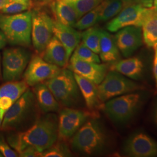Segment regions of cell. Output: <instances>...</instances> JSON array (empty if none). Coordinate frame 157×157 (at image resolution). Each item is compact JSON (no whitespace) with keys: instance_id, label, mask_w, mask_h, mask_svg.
<instances>
[{"instance_id":"1","label":"cell","mask_w":157,"mask_h":157,"mask_svg":"<svg viewBox=\"0 0 157 157\" xmlns=\"http://www.w3.org/2000/svg\"><path fill=\"white\" fill-rule=\"evenodd\" d=\"M6 139L9 145L18 154L30 146L43 152L58 139V118L50 112L38 119L25 131L11 133Z\"/></svg>"},{"instance_id":"2","label":"cell","mask_w":157,"mask_h":157,"mask_svg":"<svg viewBox=\"0 0 157 157\" xmlns=\"http://www.w3.org/2000/svg\"><path fill=\"white\" fill-rule=\"evenodd\" d=\"M107 143V135L100 123L95 119H90L72 136L70 146L76 153L92 155L104 151Z\"/></svg>"},{"instance_id":"3","label":"cell","mask_w":157,"mask_h":157,"mask_svg":"<svg viewBox=\"0 0 157 157\" xmlns=\"http://www.w3.org/2000/svg\"><path fill=\"white\" fill-rule=\"evenodd\" d=\"M38 105L33 90L28 89L6 112L1 127L3 131L21 129L36 117Z\"/></svg>"},{"instance_id":"4","label":"cell","mask_w":157,"mask_h":157,"mask_svg":"<svg viewBox=\"0 0 157 157\" xmlns=\"http://www.w3.org/2000/svg\"><path fill=\"white\" fill-rule=\"evenodd\" d=\"M60 105L67 108L77 107L81 100V92L72 71L62 69L54 78L44 82Z\"/></svg>"},{"instance_id":"5","label":"cell","mask_w":157,"mask_h":157,"mask_svg":"<svg viewBox=\"0 0 157 157\" xmlns=\"http://www.w3.org/2000/svg\"><path fill=\"white\" fill-rule=\"evenodd\" d=\"M32 12L0 16V29L13 45L28 47L32 42Z\"/></svg>"},{"instance_id":"6","label":"cell","mask_w":157,"mask_h":157,"mask_svg":"<svg viewBox=\"0 0 157 157\" xmlns=\"http://www.w3.org/2000/svg\"><path fill=\"white\" fill-rule=\"evenodd\" d=\"M143 101L141 94L133 92L107 101L104 108L107 116L113 122L123 124L135 116L141 106Z\"/></svg>"},{"instance_id":"7","label":"cell","mask_w":157,"mask_h":157,"mask_svg":"<svg viewBox=\"0 0 157 157\" xmlns=\"http://www.w3.org/2000/svg\"><path fill=\"white\" fill-rule=\"evenodd\" d=\"M144 87L127 78L121 73L110 70L98 85L99 98L102 103L114 97L142 90Z\"/></svg>"},{"instance_id":"8","label":"cell","mask_w":157,"mask_h":157,"mask_svg":"<svg viewBox=\"0 0 157 157\" xmlns=\"http://www.w3.org/2000/svg\"><path fill=\"white\" fill-rule=\"evenodd\" d=\"M31 59L28 51L20 47L6 48L2 53V76L6 82L20 80Z\"/></svg>"},{"instance_id":"9","label":"cell","mask_w":157,"mask_h":157,"mask_svg":"<svg viewBox=\"0 0 157 157\" xmlns=\"http://www.w3.org/2000/svg\"><path fill=\"white\" fill-rule=\"evenodd\" d=\"M32 17V41L34 49L41 54L53 36V19L45 11L34 10Z\"/></svg>"},{"instance_id":"10","label":"cell","mask_w":157,"mask_h":157,"mask_svg":"<svg viewBox=\"0 0 157 157\" xmlns=\"http://www.w3.org/2000/svg\"><path fill=\"white\" fill-rule=\"evenodd\" d=\"M152 8H146L135 2L124 6L122 11L107 23V29L110 32H116L128 26L141 27Z\"/></svg>"},{"instance_id":"11","label":"cell","mask_w":157,"mask_h":157,"mask_svg":"<svg viewBox=\"0 0 157 157\" xmlns=\"http://www.w3.org/2000/svg\"><path fill=\"white\" fill-rule=\"evenodd\" d=\"M62 68L44 61L41 56H34L23 75V80L29 86L33 87L56 76Z\"/></svg>"},{"instance_id":"12","label":"cell","mask_w":157,"mask_h":157,"mask_svg":"<svg viewBox=\"0 0 157 157\" xmlns=\"http://www.w3.org/2000/svg\"><path fill=\"white\" fill-rule=\"evenodd\" d=\"M90 113L73 108L65 107L58 117V139H71L90 117Z\"/></svg>"},{"instance_id":"13","label":"cell","mask_w":157,"mask_h":157,"mask_svg":"<svg viewBox=\"0 0 157 157\" xmlns=\"http://www.w3.org/2000/svg\"><path fill=\"white\" fill-rule=\"evenodd\" d=\"M124 151L129 157H157V141L143 132H137L126 140Z\"/></svg>"},{"instance_id":"14","label":"cell","mask_w":157,"mask_h":157,"mask_svg":"<svg viewBox=\"0 0 157 157\" xmlns=\"http://www.w3.org/2000/svg\"><path fill=\"white\" fill-rule=\"evenodd\" d=\"M67 68L73 73L80 75L98 85L108 73L109 64L86 62L71 56Z\"/></svg>"},{"instance_id":"15","label":"cell","mask_w":157,"mask_h":157,"mask_svg":"<svg viewBox=\"0 0 157 157\" xmlns=\"http://www.w3.org/2000/svg\"><path fill=\"white\" fill-rule=\"evenodd\" d=\"M115 40L118 49L124 57L131 56L143 44L141 27L128 26L118 30Z\"/></svg>"},{"instance_id":"16","label":"cell","mask_w":157,"mask_h":157,"mask_svg":"<svg viewBox=\"0 0 157 157\" xmlns=\"http://www.w3.org/2000/svg\"><path fill=\"white\" fill-rule=\"evenodd\" d=\"M53 34L65 47L69 58L76 47L80 43L82 33L72 26H67L56 19L53 20Z\"/></svg>"},{"instance_id":"17","label":"cell","mask_w":157,"mask_h":157,"mask_svg":"<svg viewBox=\"0 0 157 157\" xmlns=\"http://www.w3.org/2000/svg\"><path fill=\"white\" fill-rule=\"evenodd\" d=\"M74 76L87 108L93 112L102 108L103 104L99 98L98 85L78 74L74 73Z\"/></svg>"},{"instance_id":"18","label":"cell","mask_w":157,"mask_h":157,"mask_svg":"<svg viewBox=\"0 0 157 157\" xmlns=\"http://www.w3.org/2000/svg\"><path fill=\"white\" fill-rule=\"evenodd\" d=\"M40 56L46 62L59 67H67L69 59L65 47L55 36H52Z\"/></svg>"},{"instance_id":"19","label":"cell","mask_w":157,"mask_h":157,"mask_svg":"<svg viewBox=\"0 0 157 157\" xmlns=\"http://www.w3.org/2000/svg\"><path fill=\"white\" fill-rule=\"evenodd\" d=\"M109 69L111 71H115L131 79L139 80L143 76L144 65L140 58L132 57L119 59L109 65Z\"/></svg>"},{"instance_id":"20","label":"cell","mask_w":157,"mask_h":157,"mask_svg":"<svg viewBox=\"0 0 157 157\" xmlns=\"http://www.w3.org/2000/svg\"><path fill=\"white\" fill-rule=\"evenodd\" d=\"M33 89L37 105L42 112L50 113L59 111L60 104L44 83L34 86Z\"/></svg>"},{"instance_id":"21","label":"cell","mask_w":157,"mask_h":157,"mask_svg":"<svg viewBox=\"0 0 157 157\" xmlns=\"http://www.w3.org/2000/svg\"><path fill=\"white\" fill-rule=\"evenodd\" d=\"M99 54L101 61L108 64L118 61L121 57L115 37L104 30H101Z\"/></svg>"},{"instance_id":"22","label":"cell","mask_w":157,"mask_h":157,"mask_svg":"<svg viewBox=\"0 0 157 157\" xmlns=\"http://www.w3.org/2000/svg\"><path fill=\"white\" fill-rule=\"evenodd\" d=\"M52 9L56 19L62 24L74 27L78 21V17L75 8L65 0H55Z\"/></svg>"},{"instance_id":"23","label":"cell","mask_w":157,"mask_h":157,"mask_svg":"<svg viewBox=\"0 0 157 157\" xmlns=\"http://www.w3.org/2000/svg\"><path fill=\"white\" fill-rule=\"evenodd\" d=\"M143 40L148 47L157 45V11L154 7L142 25Z\"/></svg>"},{"instance_id":"24","label":"cell","mask_w":157,"mask_h":157,"mask_svg":"<svg viewBox=\"0 0 157 157\" xmlns=\"http://www.w3.org/2000/svg\"><path fill=\"white\" fill-rule=\"evenodd\" d=\"M124 6L122 0H103L100 4L98 22H106L116 17Z\"/></svg>"},{"instance_id":"25","label":"cell","mask_w":157,"mask_h":157,"mask_svg":"<svg viewBox=\"0 0 157 157\" xmlns=\"http://www.w3.org/2000/svg\"><path fill=\"white\" fill-rule=\"evenodd\" d=\"M28 89V85L24 80L8 82L0 86V98L6 97L15 102Z\"/></svg>"},{"instance_id":"26","label":"cell","mask_w":157,"mask_h":157,"mask_svg":"<svg viewBox=\"0 0 157 157\" xmlns=\"http://www.w3.org/2000/svg\"><path fill=\"white\" fill-rule=\"evenodd\" d=\"M101 30L98 28L91 27L82 33V42L97 54L100 51Z\"/></svg>"},{"instance_id":"27","label":"cell","mask_w":157,"mask_h":157,"mask_svg":"<svg viewBox=\"0 0 157 157\" xmlns=\"http://www.w3.org/2000/svg\"><path fill=\"white\" fill-rule=\"evenodd\" d=\"M72 152L70 147L65 140L56 141V142L45 151L42 152V157H72Z\"/></svg>"},{"instance_id":"28","label":"cell","mask_w":157,"mask_h":157,"mask_svg":"<svg viewBox=\"0 0 157 157\" xmlns=\"http://www.w3.org/2000/svg\"><path fill=\"white\" fill-rule=\"evenodd\" d=\"M71 56L86 62L100 63L101 59L97 54L90 50L83 42L80 43Z\"/></svg>"},{"instance_id":"29","label":"cell","mask_w":157,"mask_h":157,"mask_svg":"<svg viewBox=\"0 0 157 157\" xmlns=\"http://www.w3.org/2000/svg\"><path fill=\"white\" fill-rule=\"evenodd\" d=\"M75 8L79 19L101 4L103 0H65Z\"/></svg>"},{"instance_id":"30","label":"cell","mask_w":157,"mask_h":157,"mask_svg":"<svg viewBox=\"0 0 157 157\" xmlns=\"http://www.w3.org/2000/svg\"><path fill=\"white\" fill-rule=\"evenodd\" d=\"M99 11L100 4L81 17L75 23L73 28L80 30H83L93 27L96 23L98 22Z\"/></svg>"},{"instance_id":"31","label":"cell","mask_w":157,"mask_h":157,"mask_svg":"<svg viewBox=\"0 0 157 157\" xmlns=\"http://www.w3.org/2000/svg\"><path fill=\"white\" fill-rule=\"evenodd\" d=\"M33 6V4H26L10 1L2 8L1 11L6 14H16L30 10Z\"/></svg>"},{"instance_id":"32","label":"cell","mask_w":157,"mask_h":157,"mask_svg":"<svg viewBox=\"0 0 157 157\" xmlns=\"http://www.w3.org/2000/svg\"><path fill=\"white\" fill-rule=\"evenodd\" d=\"M0 152L2 154L3 157H19L17 152L13 150L11 147L8 144L4 139L0 136Z\"/></svg>"},{"instance_id":"33","label":"cell","mask_w":157,"mask_h":157,"mask_svg":"<svg viewBox=\"0 0 157 157\" xmlns=\"http://www.w3.org/2000/svg\"><path fill=\"white\" fill-rule=\"evenodd\" d=\"M19 157H42V152H40L33 147H28L19 153Z\"/></svg>"},{"instance_id":"34","label":"cell","mask_w":157,"mask_h":157,"mask_svg":"<svg viewBox=\"0 0 157 157\" xmlns=\"http://www.w3.org/2000/svg\"><path fill=\"white\" fill-rule=\"evenodd\" d=\"M14 102L10 98L2 97L0 98V109L6 113V112L12 107Z\"/></svg>"},{"instance_id":"35","label":"cell","mask_w":157,"mask_h":157,"mask_svg":"<svg viewBox=\"0 0 157 157\" xmlns=\"http://www.w3.org/2000/svg\"><path fill=\"white\" fill-rule=\"evenodd\" d=\"M153 48L154 49V56L153 60V74L157 89V45H155Z\"/></svg>"},{"instance_id":"36","label":"cell","mask_w":157,"mask_h":157,"mask_svg":"<svg viewBox=\"0 0 157 157\" xmlns=\"http://www.w3.org/2000/svg\"><path fill=\"white\" fill-rule=\"evenodd\" d=\"M6 41L7 40L6 39V36L0 29V50L6 46Z\"/></svg>"},{"instance_id":"37","label":"cell","mask_w":157,"mask_h":157,"mask_svg":"<svg viewBox=\"0 0 157 157\" xmlns=\"http://www.w3.org/2000/svg\"><path fill=\"white\" fill-rule=\"evenodd\" d=\"M153 119L154 121V123L157 126V101L154 106V111H153Z\"/></svg>"},{"instance_id":"38","label":"cell","mask_w":157,"mask_h":157,"mask_svg":"<svg viewBox=\"0 0 157 157\" xmlns=\"http://www.w3.org/2000/svg\"><path fill=\"white\" fill-rule=\"evenodd\" d=\"M10 1H13V2H19V3H22V4H33V3H32L31 0H10Z\"/></svg>"},{"instance_id":"39","label":"cell","mask_w":157,"mask_h":157,"mask_svg":"<svg viewBox=\"0 0 157 157\" xmlns=\"http://www.w3.org/2000/svg\"><path fill=\"white\" fill-rule=\"evenodd\" d=\"M10 1V0H0V11H1L2 8Z\"/></svg>"},{"instance_id":"40","label":"cell","mask_w":157,"mask_h":157,"mask_svg":"<svg viewBox=\"0 0 157 157\" xmlns=\"http://www.w3.org/2000/svg\"><path fill=\"white\" fill-rule=\"evenodd\" d=\"M4 115H5V113L0 109V129H1V124H2V120H3Z\"/></svg>"},{"instance_id":"41","label":"cell","mask_w":157,"mask_h":157,"mask_svg":"<svg viewBox=\"0 0 157 157\" xmlns=\"http://www.w3.org/2000/svg\"><path fill=\"white\" fill-rule=\"evenodd\" d=\"M122 1H123V2L124 3V6H128V5L130 4L133 3V0H122Z\"/></svg>"},{"instance_id":"42","label":"cell","mask_w":157,"mask_h":157,"mask_svg":"<svg viewBox=\"0 0 157 157\" xmlns=\"http://www.w3.org/2000/svg\"><path fill=\"white\" fill-rule=\"evenodd\" d=\"M153 7L154 8V10L157 11V0L155 1L154 2V4H153Z\"/></svg>"},{"instance_id":"43","label":"cell","mask_w":157,"mask_h":157,"mask_svg":"<svg viewBox=\"0 0 157 157\" xmlns=\"http://www.w3.org/2000/svg\"><path fill=\"white\" fill-rule=\"evenodd\" d=\"M2 67H1V56H0V81L2 78V71H1Z\"/></svg>"},{"instance_id":"44","label":"cell","mask_w":157,"mask_h":157,"mask_svg":"<svg viewBox=\"0 0 157 157\" xmlns=\"http://www.w3.org/2000/svg\"><path fill=\"white\" fill-rule=\"evenodd\" d=\"M37 1H39L41 3H45V2H48L50 0H36Z\"/></svg>"},{"instance_id":"45","label":"cell","mask_w":157,"mask_h":157,"mask_svg":"<svg viewBox=\"0 0 157 157\" xmlns=\"http://www.w3.org/2000/svg\"><path fill=\"white\" fill-rule=\"evenodd\" d=\"M140 0H133V2H135V3H137Z\"/></svg>"},{"instance_id":"46","label":"cell","mask_w":157,"mask_h":157,"mask_svg":"<svg viewBox=\"0 0 157 157\" xmlns=\"http://www.w3.org/2000/svg\"><path fill=\"white\" fill-rule=\"evenodd\" d=\"M3 157V155H2V154L0 152V157Z\"/></svg>"},{"instance_id":"47","label":"cell","mask_w":157,"mask_h":157,"mask_svg":"<svg viewBox=\"0 0 157 157\" xmlns=\"http://www.w3.org/2000/svg\"><path fill=\"white\" fill-rule=\"evenodd\" d=\"M156 1V0H153V1H154H154Z\"/></svg>"}]
</instances>
